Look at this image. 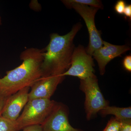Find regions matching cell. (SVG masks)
I'll return each mask as SVG.
<instances>
[{
    "instance_id": "ba28073f",
    "label": "cell",
    "mask_w": 131,
    "mask_h": 131,
    "mask_svg": "<svg viewBox=\"0 0 131 131\" xmlns=\"http://www.w3.org/2000/svg\"><path fill=\"white\" fill-rule=\"evenodd\" d=\"M130 50V48L126 45H116L103 41L102 46L94 52L92 56L98 63L100 75L105 74L106 66L110 61Z\"/></svg>"
},
{
    "instance_id": "9a60e30c",
    "label": "cell",
    "mask_w": 131,
    "mask_h": 131,
    "mask_svg": "<svg viewBox=\"0 0 131 131\" xmlns=\"http://www.w3.org/2000/svg\"><path fill=\"white\" fill-rule=\"evenodd\" d=\"M126 5V3L124 1H118L115 5L114 9L115 12L118 14H123Z\"/></svg>"
},
{
    "instance_id": "8fae6325",
    "label": "cell",
    "mask_w": 131,
    "mask_h": 131,
    "mask_svg": "<svg viewBox=\"0 0 131 131\" xmlns=\"http://www.w3.org/2000/svg\"><path fill=\"white\" fill-rule=\"evenodd\" d=\"M102 117L108 115H114V117L120 122L131 120V107H120L108 105L99 112Z\"/></svg>"
},
{
    "instance_id": "44dd1931",
    "label": "cell",
    "mask_w": 131,
    "mask_h": 131,
    "mask_svg": "<svg viewBox=\"0 0 131 131\" xmlns=\"http://www.w3.org/2000/svg\"><path fill=\"white\" fill-rule=\"evenodd\" d=\"M2 24V21L1 17L0 15V26Z\"/></svg>"
},
{
    "instance_id": "7c38bea8",
    "label": "cell",
    "mask_w": 131,
    "mask_h": 131,
    "mask_svg": "<svg viewBox=\"0 0 131 131\" xmlns=\"http://www.w3.org/2000/svg\"><path fill=\"white\" fill-rule=\"evenodd\" d=\"M62 2L66 7L69 8H71V6L74 4L86 5L99 9L103 8L102 2L99 0H63Z\"/></svg>"
},
{
    "instance_id": "5bb4252c",
    "label": "cell",
    "mask_w": 131,
    "mask_h": 131,
    "mask_svg": "<svg viewBox=\"0 0 131 131\" xmlns=\"http://www.w3.org/2000/svg\"><path fill=\"white\" fill-rule=\"evenodd\" d=\"M121 125L120 121L114 117H112L103 131H120Z\"/></svg>"
},
{
    "instance_id": "8992f818",
    "label": "cell",
    "mask_w": 131,
    "mask_h": 131,
    "mask_svg": "<svg viewBox=\"0 0 131 131\" xmlns=\"http://www.w3.org/2000/svg\"><path fill=\"white\" fill-rule=\"evenodd\" d=\"M71 8L74 9L81 16L86 24L89 37V43L86 49V51L92 56L94 52L103 45V40L101 37L100 32L96 28L95 22V15L99 9L79 4H73Z\"/></svg>"
},
{
    "instance_id": "52a82bcc",
    "label": "cell",
    "mask_w": 131,
    "mask_h": 131,
    "mask_svg": "<svg viewBox=\"0 0 131 131\" xmlns=\"http://www.w3.org/2000/svg\"><path fill=\"white\" fill-rule=\"evenodd\" d=\"M69 113L68 106L57 102L51 112L41 125L42 131H84L71 125Z\"/></svg>"
},
{
    "instance_id": "30bf717a",
    "label": "cell",
    "mask_w": 131,
    "mask_h": 131,
    "mask_svg": "<svg viewBox=\"0 0 131 131\" xmlns=\"http://www.w3.org/2000/svg\"><path fill=\"white\" fill-rule=\"evenodd\" d=\"M30 87L19 90L8 98L2 116L13 121H16L21 110L28 101Z\"/></svg>"
},
{
    "instance_id": "7a4b0ae2",
    "label": "cell",
    "mask_w": 131,
    "mask_h": 131,
    "mask_svg": "<svg viewBox=\"0 0 131 131\" xmlns=\"http://www.w3.org/2000/svg\"><path fill=\"white\" fill-rule=\"evenodd\" d=\"M82 27L79 22L66 35L50 34L49 43L43 49L42 78L62 75L69 69L75 48L74 39Z\"/></svg>"
},
{
    "instance_id": "2e32d148",
    "label": "cell",
    "mask_w": 131,
    "mask_h": 131,
    "mask_svg": "<svg viewBox=\"0 0 131 131\" xmlns=\"http://www.w3.org/2000/svg\"><path fill=\"white\" fill-rule=\"evenodd\" d=\"M123 65L125 69L129 72H131V56L128 55L124 58Z\"/></svg>"
},
{
    "instance_id": "6da1fadb",
    "label": "cell",
    "mask_w": 131,
    "mask_h": 131,
    "mask_svg": "<svg viewBox=\"0 0 131 131\" xmlns=\"http://www.w3.org/2000/svg\"><path fill=\"white\" fill-rule=\"evenodd\" d=\"M43 49L28 48L20 56V65L0 78V95L8 97L26 87L31 88L42 78Z\"/></svg>"
},
{
    "instance_id": "ac0fdd59",
    "label": "cell",
    "mask_w": 131,
    "mask_h": 131,
    "mask_svg": "<svg viewBox=\"0 0 131 131\" xmlns=\"http://www.w3.org/2000/svg\"><path fill=\"white\" fill-rule=\"evenodd\" d=\"M23 131H42L40 125H35L26 127L23 129Z\"/></svg>"
},
{
    "instance_id": "e0dca14e",
    "label": "cell",
    "mask_w": 131,
    "mask_h": 131,
    "mask_svg": "<svg viewBox=\"0 0 131 131\" xmlns=\"http://www.w3.org/2000/svg\"><path fill=\"white\" fill-rule=\"evenodd\" d=\"M121 122V127L120 131H131V120Z\"/></svg>"
},
{
    "instance_id": "ffe728a7",
    "label": "cell",
    "mask_w": 131,
    "mask_h": 131,
    "mask_svg": "<svg viewBox=\"0 0 131 131\" xmlns=\"http://www.w3.org/2000/svg\"><path fill=\"white\" fill-rule=\"evenodd\" d=\"M126 17L131 19V5H126L125 9H124V14Z\"/></svg>"
},
{
    "instance_id": "4fadbf2b",
    "label": "cell",
    "mask_w": 131,
    "mask_h": 131,
    "mask_svg": "<svg viewBox=\"0 0 131 131\" xmlns=\"http://www.w3.org/2000/svg\"><path fill=\"white\" fill-rule=\"evenodd\" d=\"M0 131H18L16 121L0 116Z\"/></svg>"
},
{
    "instance_id": "d6986e66",
    "label": "cell",
    "mask_w": 131,
    "mask_h": 131,
    "mask_svg": "<svg viewBox=\"0 0 131 131\" xmlns=\"http://www.w3.org/2000/svg\"><path fill=\"white\" fill-rule=\"evenodd\" d=\"M8 97H5L0 95V116H1L2 114L3 111Z\"/></svg>"
},
{
    "instance_id": "3957f363",
    "label": "cell",
    "mask_w": 131,
    "mask_h": 131,
    "mask_svg": "<svg viewBox=\"0 0 131 131\" xmlns=\"http://www.w3.org/2000/svg\"><path fill=\"white\" fill-rule=\"evenodd\" d=\"M56 102L50 99H33L28 101L22 114L16 121L18 131L30 126L42 125Z\"/></svg>"
},
{
    "instance_id": "5b68a950",
    "label": "cell",
    "mask_w": 131,
    "mask_h": 131,
    "mask_svg": "<svg viewBox=\"0 0 131 131\" xmlns=\"http://www.w3.org/2000/svg\"><path fill=\"white\" fill-rule=\"evenodd\" d=\"M95 66L92 56L87 53L84 46L80 45L74 49L69 69L62 75L71 76L80 80L94 75Z\"/></svg>"
},
{
    "instance_id": "277c9868",
    "label": "cell",
    "mask_w": 131,
    "mask_h": 131,
    "mask_svg": "<svg viewBox=\"0 0 131 131\" xmlns=\"http://www.w3.org/2000/svg\"><path fill=\"white\" fill-rule=\"evenodd\" d=\"M80 89L85 94L84 106L87 120L94 118L101 110L109 105V102L101 91L95 74L80 80Z\"/></svg>"
},
{
    "instance_id": "9c48e42d",
    "label": "cell",
    "mask_w": 131,
    "mask_h": 131,
    "mask_svg": "<svg viewBox=\"0 0 131 131\" xmlns=\"http://www.w3.org/2000/svg\"><path fill=\"white\" fill-rule=\"evenodd\" d=\"M64 77L59 75L41 78L31 87L28 101L33 99H50L58 86L62 82Z\"/></svg>"
}]
</instances>
